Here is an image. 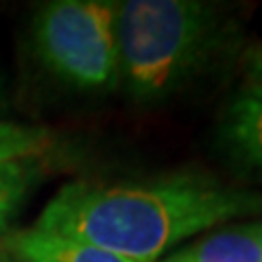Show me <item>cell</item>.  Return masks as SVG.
Instances as JSON below:
<instances>
[{"mask_svg": "<svg viewBox=\"0 0 262 262\" xmlns=\"http://www.w3.org/2000/svg\"><path fill=\"white\" fill-rule=\"evenodd\" d=\"M256 214L262 192L203 173H175L142 184L72 182L48 201L35 229L151 262L188 236Z\"/></svg>", "mask_w": 262, "mask_h": 262, "instance_id": "1", "label": "cell"}, {"mask_svg": "<svg viewBox=\"0 0 262 262\" xmlns=\"http://www.w3.org/2000/svg\"><path fill=\"white\" fill-rule=\"evenodd\" d=\"M184 251L190 262H262V221L221 229Z\"/></svg>", "mask_w": 262, "mask_h": 262, "instance_id": "6", "label": "cell"}, {"mask_svg": "<svg viewBox=\"0 0 262 262\" xmlns=\"http://www.w3.org/2000/svg\"><path fill=\"white\" fill-rule=\"evenodd\" d=\"M39 179H42L39 158L0 164V236L9 229Z\"/></svg>", "mask_w": 262, "mask_h": 262, "instance_id": "7", "label": "cell"}, {"mask_svg": "<svg viewBox=\"0 0 262 262\" xmlns=\"http://www.w3.org/2000/svg\"><path fill=\"white\" fill-rule=\"evenodd\" d=\"M162 262H190V258L186 256V251H177V253H173V256H168L166 260H162Z\"/></svg>", "mask_w": 262, "mask_h": 262, "instance_id": "10", "label": "cell"}, {"mask_svg": "<svg viewBox=\"0 0 262 262\" xmlns=\"http://www.w3.org/2000/svg\"><path fill=\"white\" fill-rule=\"evenodd\" d=\"M51 144V136L39 127L0 122V164L39 158Z\"/></svg>", "mask_w": 262, "mask_h": 262, "instance_id": "8", "label": "cell"}, {"mask_svg": "<svg viewBox=\"0 0 262 262\" xmlns=\"http://www.w3.org/2000/svg\"><path fill=\"white\" fill-rule=\"evenodd\" d=\"M3 249L13 262H136L75 238L39 232L35 227L7 236Z\"/></svg>", "mask_w": 262, "mask_h": 262, "instance_id": "5", "label": "cell"}, {"mask_svg": "<svg viewBox=\"0 0 262 262\" xmlns=\"http://www.w3.org/2000/svg\"><path fill=\"white\" fill-rule=\"evenodd\" d=\"M33 42L39 61L66 83L101 90L118 81L116 3H48L35 15Z\"/></svg>", "mask_w": 262, "mask_h": 262, "instance_id": "3", "label": "cell"}, {"mask_svg": "<svg viewBox=\"0 0 262 262\" xmlns=\"http://www.w3.org/2000/svg\"><path fill=\"white\" fill-rule=\"evenodd\" d=\"M243 72L247 79V85L262 88V42L251 44L247 51L243 53Z\"/></svg>", "mask_w": 262, "mask_h": 262, "instance_id": "9", "label": "cell"}, {"mask_svg": "<svg viewBox=\"0 0 262 262\" xmlns=\"http://www.w3.org/2000/svg\"><path fill=\"white\" fill-rule=\"evenodd\" d=\"M0 262H13L9 256H0Z\"/></svg>", "mask_w": 262, "mask_h": 262, "instance_id": "11", "label": "cell"}, {"mask_svg": "<svg viewBox=\"0 0 262 262\" xmlns=\"http://www.w3.org/2000/svg\"><path fill=\"white\" fill-rule=\"evenodd\" d=\"M227 37L219 5L199 0L116 3L118 79L142 103L162 101L214 59Z\"/></svg>", "mask_w": 262, "mask_h": 262, "instance_id": "2", "label": "cell"}, {"mask_svg": "<svg viewBox=\"0 0 262 262\" xmlns=\"http://www.w3.org/2000/svg\"><path fill=\"white\" fill-rule=\"evenodd\" d=\"M219 149L241 173L262 177V88L245 85L219 122Z\"/></svg>", "mask_w": 262, "mask_h": 262, "instance_id": "4", "label": "cell"}]
</instances>
